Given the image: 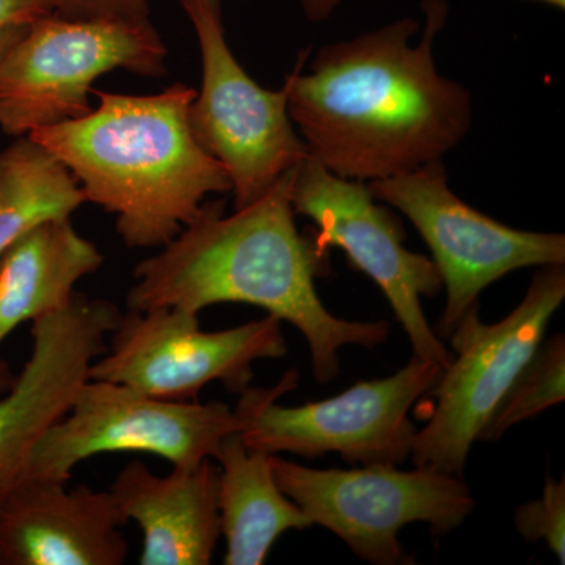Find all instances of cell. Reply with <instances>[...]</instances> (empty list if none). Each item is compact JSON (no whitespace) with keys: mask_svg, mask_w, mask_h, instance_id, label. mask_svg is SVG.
I'll use <instances>...</instances> for the list:
<instances>
[{"mask_svg":"<svg viewBox=\"0 0 565 565\" xmlns=\"http://www.w3.org/2000/svg\"><path fill=\"white\" fill-rule=\"evenodd\" d=\"M415 18L327 44L308 65L300 52L286 77L289 117L308 154L344 180L373 182L444 161L473 122V99L441 76L434 44L449 14L446 0H423Z\"/></svg>","mask_w":565,"mask_h":565,"instance_id":"cell-1","label":"cell"},{"mask_svg":"<svg viewBox=\"0 0 565 565\" xmlns=\"http://www.w3.org/2000/svg\"><path fill=\"white\" fill-rule=\"evenodd\" d=\"M296 169L228 217L222 202L204 203L161 252L137 264L126 296L128 310L178 308L200 315L217 303L263 308L303 334L321 385L340 374V351L345 345L384 344L388 322L337 318L316 291L323 258L296 226L291 200Z\"/></svg>","mask_w":565,"mask_h":565,"instance_id":"cell-2","label":"cell"},{"mask_svg":"<svg viewBox=\"0 0 565 565\" xmlns=\"http://www.w3.org/2000/svg\"><path fill=\"white\" fill-rule=\"evenodd\" d=\"M95 95L84 117L29 137L68 169L87 202L117 217L126 247H163L207 195L232 192L228 173L193 137L196 90L177 82L156 95Z\"/></svg>","mask_w":565,"mask_h":565,"instance_id":"cell-3","label":"cell"},{"mask_svg":"<svg viewBox=\"0 0 565 565\" xmlns=\"http://www.w3.org/2000/svg\"><path fill=\"white\" fill-rule=\"evenodd\" d=\"M162 36L148 20L50 13L25 29L0 66V131L25 137L92 110L93 84L115 70L167 74Z\"/></svg>","mask_w":565,"mask_h":565,"instance_id":"cell-4","label":"cell"},{"mask_svg":"<svg viewBox=\"0 0 565 565\" xmlns=\"http://www.w3.org/2000/svg\"><path fill=\"white\" fill-rule=\"evenodd\" d=\"M445 367L415 356L403 370L351 388L319 403L285 407L282 394L299 384L289 370L270 388L248 386L234 407L239 437L250 451L275 456L289 452L315 459L338 452L349 463H403L412 455L416 426L408 412L430 393Z\"/></svg>","mask_w":565,"mask_h":565,"instance_id":"cell-5","label":"cell"},{"mask_svg":"<svg viewBox=\"0 0 565 565\" xmlns=\"http://www.w3.org/2000/svg\"><path fill=\"white\" fill-rule=\"evenodd\" d=\"M278 487L310 520L332 531L360 559L375 565L414 563L399 542L412 523L441 537L462 526L476 501L460 476L434 468L403 471L392 463L316 470L270 456Z\"/></svg>","mask_w":565,"mask_h":565,"instance_id":"cell-6","label":"cell"},{"mask_svg":"<svg viewBox=\"0 0 565 565\" xmlns=\"http://www.w3.org/2000/svg\"><path fill=\"white\" fill-rule=\"evenodd\" d=\"M565 299L564 264L537 267L522 302L497 323L470 311L449 334L455 355L430 392L435 407L416 430L411 459L462 478L471 446L494 408L545 338L550 319Z\"/></svg>","mask_w":565,"mask_h":565,"instance_id":"cell-7","label":"cell"},{"mask_svg":"<svg viewBox=\"0 0 565 565\" xmlns=\"http://www.w3.org/2000/svg\"><path fill=\"white\" fill-rule=\"evenodd\" d=\"M202 54V88L189 109L193 137L232 181L234 210L247 206L308 156L289 117L288 82L266 90L226 43L221 0H180Z\"/></svg>","mask_w":565,"mask_h":565,"instance_id":"cell-8","label":"cell"},{"mask_svg":"<svg viewBox=\"0 0 565 565\" xmlns=\"http://www.w3.org/2000/svg\"><path fill=\"white\" fill-rule=\"evenodd\" d=\"M379 202L404 214L433 252L446 289L440 334L448 338L492 282L525 267L565 264V236L522 232L494 221L449 188L444 161L367 182Z\"/></svg>","mask_w":565,"mask_h":565,"instance_id":"cell-9","label":"cell"},{"mask_svg":"<svg viewBox=\"0 0 565 565\" xmlns=\"http://www.w3.org/2000/svg\"><path fill=\"white\" fill-rule=\"evenodd\" d=\"M291 200L294 212L316 225L310 237L316 253L326 258L330 248H341L351 266L384 292L414 355L448 366L452 353L423 310V299H434L444 289L437 266L404 247L403 223L379 203L367 182L337 177L308 154L297 166Z\"/></svg>","mask_w":565,"mask_h":565,"instance_id":"cell-10","label":"cell"},{"mask_svg":"<svg viewBox=\"0 0 565 565\" xmlns=\"http://www.w3.org/2000/svg\"><path fill=\"white\" fill-rule=\"evenodd\" d=\"M288 353L281 321L273 315L218 332H204L199 315L178 308L128 310L107 351L92 364L90 381L131 386L158 399L199 401L212 382L241 394L253 363Z\"/></svg>","mask_w":565,"mask_h":565,"instance_id":"cell-11","label":"cell"},{"mask_svg":"<svg viewBox=\"0 0 565 565\" xmlns=\"http://www.w3.org/2000/svg\"><path fill=\"white\" fill-rule=\"evenodd\" d=\"M241 422L225 403L158 399L128 385L90 381L41 438L25 479L70 482L74 467L106 452H147L173 467L214 459Z\"/></svg>","mask_w":565,"mask_h":565,"instance_id":"cell-12","label":"cell"},{"mask_svg":"<svg viewBox=\"0 0 565 565\" xmlns=\"http://www.w3.org/2000/svg\"><path fill=\"white\" fill-rule=\"evenodd\" d=\"M117 305L74 292L62 310L32 321V352L0 396V504L28 476L33 451L88 381L120 323Z\"/></svg>","mask_w":565,"mask_h":565,"instance_id":"cell-13","label":"cell"},{"mask_svg":"<svg viewBox=\"0 0 565 565\" xmlns=\"http://www.w3.org/2000/svg\"><path fill=\"white\" fill-rule=\"evenodd\" d=\"M126 523L110 490L24 479L0 504V565H121Z\"/></svg>","mask_w":565,"mask_h":565,"instance_id":"cell-14","label":"cell"},{"mask_svg":"<svg viewBox=\"0 0 565 565\" xmlns=\"http://www.w3.org/2000/svg\"><path fill=\"white\" fill-rule=\"evenodd\" d=\"M218 476L211 460L156 476L140 460L126 465L110 493L143 534L141 565H207L222 535Z\"/></svg>","mask_w":565,"mask_h":565,"instance_id":"cell-15","label":"cell"},{"mask_svg":"<svg viewBox=\"0 0 565 565\" xmlns=\"http://www.w3.org/2000/svg\"><path fill=\"white\" fill-rule=\"evenodd\" d=\"M103 263L70 217L41 223L11 244L0 258V344L21 323L66 307L77 282Z\"/></svg>","mask_w":565,"mask_h":565,"instance_id":"cell-16","label":"cell"},{"mask_svg":"<svg viewBox=\"0 0 565 565\" xmlns=\"http://www.w3.org/2000/svg\"><path fill=\"white\" fill-rule=\"evenodd\" d=\"M214 459L221 463L218 511L225 537V565H262L278 537L311 526L307 514L281 492L270 455L245 448L239 433L223 438Z\"/></svg>","mask_w":565,"mask_h":565,"instance_id":"cell-17","label":"cell"},{"mask_svg":"<svg viewBox=\"0 0 565 565\" xmlns=\"http://www.w3.org/2000/svg\"><path fill=\"white\" fill-rule=\"evenodd\" d=\"M84 203L68 169L32 137H18L0 152V258L41 223L71 217Z\"/></svg>","mask_w":565,"mask_h":565,"instance_id":"cell-18","label":"cell"},{"mask_svg":"<svg viewBox=\"0 0 565 565\" xmlns=\"http://www.w3.org/2000/svg\"><path fill=\"white\" fill-rule=\"evenodd\" d=\"M565 399V337L542 340L486 424L479 441H497L516 424L535 418Z\"/></svg>","mask_w":565,"mask_h":565,"instance_id":"cell-19","label":"cell"},{"mask_svg":"<svg viewBox=\"0 0 565 565\" xmlns=\"http://www.w3.org/2000/svg\"><path fill=\"white\" fill-rule=\"evenodd\" d=\"M515 526L527 542H545L561 564L565 563V482L546 476L537 500L520 505Z\"/></svg>","mask_w":565,"mask_h":565,"instance_id":"cell-20","label":"cell"},{"mask_svg":"<svg viewBox=\"0 0 565 565\" xmlns=\"http://www.w3.org/2000/svg\"><path fill=\"white\" fill-rule=\"evenodd\" d=\"M54 13L68 18L148 20L147 0H51Z\"/></svg>","mask_w":565,"mask_h":565,"instance_id":"cell-21","label":"cell"},{"mask_svg":"<svg viewBox=\"0 0 565 565\" xmlns=\"http://www.w3.org/2000/svg\"><path fill=\"white\" fill-rule=\"evenodd\" d=\"M50 13H54L51 0H0V29L31 25Z\"/></svg>","mask_w":565,"mask_h":565,"instance_id":"cell-22","label":"cell"},{"mask_svg":"<svg viewBox=\"0 0 565 565\" xmlns=\"http://www.w3.org/2000/svg\"><path fill=\"white\" fill-rule=\"evenodd\" d=\"M307 20L323 22L333 17L344 0H299Z\"/></svg>","mask_w":565,"mask_h":565,"instance_id":"cell-23","label":"cell"},{"mask_svg":"<svg viewBox=\"0 0 565 565\" xmlns=\"http://www.w3.org/2000/svg\"><path fill=\"white\" fill-rule=\"evenodd\" d=\"M25 29H28V25H11V28L0 29V66H2L14 43L24 35Z\"/></svg>","mask_w":565,"mask_h":565,"instance_id":"cell-24","label":"cell"},{"mask_svg":"<svg viewBox=\"0 0 565 565\" xmlns=\"http://www.w3.org/2000/svg\"><path fill=\"white\" fill-rule=\"evenodd\" d=\"M14 375L11 374L9 364L0 362V394L6 393L13 384Z\"/></svg>","mask_w":565,"mask_h":565,"instance_id":"cell-25","label":"cell"},{"mask_svg":"<svg viewBox=\"0 0 565 565\" xmlns=\"http://www.w3.org/2000/svg\"><path fill=\"white\" fill-rule=\"evenodd\" d=\"M527 2L544 3V6L553 7L556 10L565 9V0H527Z\"/></svg>","mask_w":565,"mask_h":565,"instance_id":"cell-26","label":"cell"}]
</instances>
